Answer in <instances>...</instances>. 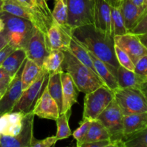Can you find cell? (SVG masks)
<instances>
[{
  "label": "cell",
  "instance_id": "1",
  "mask_svg": "<svg viewBox=\"0 0 147 147\" xmlns=\"http://www.w3.org/2000/svg\"><path fill=\"white\" fill-rule=\"evenodd\" d=\"M72 37L88 51L103 61L116 78L120 64L115 54L113 36L102 32L93 24H88L73 29Z\"/></svg>",
  "mask_w": 147,
  "mask_h": 147
},
{
  "label": "cell",
  "instance_id": "2",
  "mask_svg": "<svg viewBox=\"0 0 147 147\" xmlns=\"http://www.w3.org/2000/svg\"><path fill=\"white\" fill-rule=\"evenodd\" d=\"M63 71L69 73L71 76L78 91L88 93L104 85L97 74L79 61L68 50L63 51Z\"/></svg>",
  "mask_w": 147,
  "mask_h": 147
},
{
  "label": "cell",
  "instance_id": "3",
  "mask_svg": "<svg viewBox=\"0 0 147 147\" xmlns=\"http://www.w3.org/2000/svg\"><path fill=\"white\" fill-rule=\"evenodd\" d=\"M0 18L4 24L3 32L9 44L16 49H25L34 27L32 23L4 11L0 12Z\"/></svg>",
  "mask_w": 147,
  "mask_h": 147
},
{
  "label": "cell",
  "instance_id": "4",
  "mask_svg": "<svg viewBox=\"0 0 147 147\" xmlns=\"http://www.w3.org/2000/svg\"><path fill=\"white\" fill-rule=\"evenodd\" d=\"M114 99L123 116L147 113V98L137 88H119L114 92Z\"/></svg>",
  "mask_w": 147,
  "mask_h": 147
},
{
  "label": "cell",
  "instance_id": "5",
  "mask_svg": "<svg viewBox=\"0 0 147 147\" xmlns=\"http://www.w3.org/2000/svg\"><path fill=\"white\" fill-rule=\"evenodd\" d=\"M114 99V93L105 85L86 93L84 98L83 119L96 120Z\"/></svg>",
  "mask_w": 147,
  "mask_h": 147
},
{
  "label": "cell",
  "instance_id": "6",
  "mask_svg": "<svg viewBox=\"0 0 147 147\" xmlns=\"http://www.w3.org/2000/svg\"><path fill=\"white\" fill-rule=\"evenodd\" d=\"M67 24L72 30L94 23V0H67Z\"/></svg>",
  "mask_w": 147,
  "mask_h": 147
},
{
  "label": "cell",
  "instance_id": "7",
  "mask_svg": "<svg viewBox=\"0 0 147 147\" xmlns=\"http://www.w3.org/2000/svg\"><path fill=\"white\" fill-rule=\"evenodd\" d=\"M97 120L107 129L110 135L111 142L119 143L123 142V115L115 99L100 113Z\"/></svg>",
  "mask_w": 147,
  "mask_h": 147
},
{
  "label": "cell",
  "instance_id": "8",
  "mask_svg": "<svg viewBox=\"0 0 147 147\" xmlns=\"http://www.w3.org/2000/svg\"><path fill=\"white\" fill-rule=\"evenodd\" d=\"M49 75L50 73L42 69L37 80L27 89L23 90L20 100L15 105L12 111L22 112L24 114L32 112L36 103L47 86Z\"/></svg>",
  "mask_w": 147,
  "mask_h": 147
},
{
  "label": "cell",
  "instance_id": "9",
  "mask_svg": "<svg viewBox=\"0 0 147 147\" xmlns=\"http://www.w3.org/2000/svg\"><path fill=\"white\" fill-rule=\"evenodd\" d=\"M2 11L29 20L32 23L34 27L40 30L47 36V30L50 24L40 11H34L31 9L23 7L12 0H4Z\"/></svg>",
  "mask_w": 147,
  "mask_h": 147
},
{
  "label": "cell",
  "instance_id": "10",
  "mask_svg": "<svg viewBox=\"0 0 147 147\" xmlns=\"http://www.w3.org/2000/svg\"><path fill=\"white\" fill-rule=\"evenodd\" d=\"M34 114L32 112L27 113L23 119V126L21 131L15 136L1 135L0 145L1 147H30L34 141Z\"/></svg>",
  "mask_w": 147,
  "mask_h": 147
},
{
  "label": "cell",
  "instance_id": "11",
  "mask_svg": "<svg viewBox=\"0 0 147 147\" xmlns=\"http://www.w3.org/2000/svg\"><path fill=\"white\" fill-rule=\"evenodd\" d=\"M27 58L42 67L45 58L50 53L47 42V36L36 27L33 29L32 33L25 47Z\"/></svg>",
  "mask_w": 147,
  "mask_h": 147
},
{
  "label": "cell",
  "instance_id": "12",
  "mask_svg": "<svg viewBox=\"0 0 147 147\" xmlns=\"http://www.w3.org/2000/svg\"><path fill=\"white\" fill-rule=\"evenodd\" d=\"M113 40L115 45L129 56L134 65L141 57L147 55V49L136 34L128 32L123 35L114 36Z\"/></svg>",
  "mask_w": 147,
  "mask_h": 147
},
{
  "label": "cell",
  "instance_id": "13",
  "mask_svg": "<svg viewBox=\"0 0 147 147\" xmlns=\"http://www.w3.org/2000/svg\"><path fill=\"white\" fill-rule=\"evenodd\" d=\"M72 38V30L68 27H63L53 22L47 32V42L49 50H68Z\"/></svg>",
  "mask_w": 147,
  "mask_h": 147
},
{
  "label": "cell",
  "instance_id": "14",
  "mask_svg": "<svg viewBox=\"0 0 147 147\" xmlns=\"http://www.w3.org/2000/svg\"><path fill=\"white\" fill-rule=\"evenodd\" d=\"M22 70V68L21 67L17 75L11 80L7 90L0 99V116L5 113L12 111L21 97L23 92L21 83Z\"/></svg>",
  "mask_w": 147,
  "mask_h": 147
},
{
  "label": "cell",
  "instance_id": "15",
  "mask_svg": "<svg viewBox=\"0 0 147 147\" xmlns=\"http://www.w3.org/2000/svg\"><path fill=\"white\" fill-rule=\"evenodd\" d=\"M32 113L42 119L56 121L60 116V111L55 100L47 90V86L34 106Z\"/></svg>",
  "mask_w": 147,
  "mask_h": 147
},
{
  "label": "cell",
  "instance_id": "16",
  "mask_svg": "<svg viewBox=\"0 0 147 147\" xmlns=\"http://www.w3.org/2000/svg\"><path fill=\"white\" fill-rule=\"evenodd\" d=\"M93 25L105 34H111V4L108 0H94Z\"/></svg>",
  "mask_w": 147,
  "mask_h": 147
},
{
  "label": "cell",
  "instance_id": "17",
  "mask_svg": "<svg viewBox=\"0 0 147 147\" xmlns=\"http://www.w3.org/2000/svg\"><path fill=\"white\" fill-rule=\"evenodd\" d=\"M119 6L124 22L125 27L128 32H130L147 11V6L137 7L130 0H121Z\"/></svg>",
  "mask_w": 147,
  "mask_h": 147
},
{
  "label": "cell",
  "instance_id": "18",
  "mask_svg": "<svg viewBox=\"0 0 147 147\" xmlns=\"http://www.w3.org/2000/svg\"><path fill=\"white\" fill-rule=\"evenodd\" d=\"M24 116L22 112L11 111L0 116V135L15 136L21 131Z\"/></svg>",
  "mask_w": 147,
  "mask_h": 147
},
{
  "label": "cell",
  "instance_id": "19",
  "mask_svg": "<svg viewBox=\"0 0 147 147\" xmlns=\"http://www.w3.org/2000/svg\"><path fill=\"white\" fill-rule=\"evenodd\" d=\"M116 79L119 87L122 88H137L144 90L147 86V77L138 75L121 65L118 69Z\"/></svg>",
  "mask_w": 147,
  "mask_h": 147
},
{
  "label": "cell",
  "instance_id": "20",
  "mask_svg": "<svg viewBox=\"0 0 147 147\" xmlns=\"http://www.w3.org/2000/svg\"><path fill=\"white\" fill-rule=\"evenodd\" d=\"M63 86V110L62 113L71 111V108L77 103L78 90L70 74L65 71L61 73Z\"/></svg>",
  "mask_w": 147,
  "mask_h": 147
},
{
  "label": "cell",
  "instance_id": "21",
  "mask_svg": "<svg viewBox=\"0 0 147 147\" xmlns=\"http://www.w3.org/2000/svg\"><path fill=\"white\" fill-rule=\"evenodd\" d=\"M147 128V113L123 116V141Z\"/></svg>",
  "mask_w": 147,
  "mask_h": 147
},
{
  "label": "cell",
  "instance_id": "22",
  "mask_svg": "<svg viewBox=\"0 0 147 147\" xmlns=\"http://www.w3.org/2000/svg\"><path fill=\"white\" fill-rule=\"evenodd\" d=\"M90 55L92 59V61H93V64L96 74L101 79L105 86H107L109 89H111L113 92L119 89L120 87L118 84L117 79L112 74L107 65L103 61H101L98 58H97L96 56L93 55L92 53H90Z\"/></svg>",
  "mask_w": 147,
  "mask_h": 147
},
{
  "label": "cell",
  "instance_id": "23",
  "mask_svg": "<svg viewBox=\"0 0 147 147\" xmlns=\"http://www.w3.org/2000/svg\"><path fill=\"white\" fill-rule=\"evenodd\" d=\"M26 59L27 54L25 50L23 48L16 49L6 58L1 67L9 73L11 78H13L24 65Z\"/></svg>",
  "mask_w": 147,
  "mask_h": 147
},
{
  "label": "cell",
  "instance_id": "24",
  "mask_svg": "<svg viewBox=\"0 0 147 147\" xmlns=\"http://www.w3.org/2000/svg\"><path fill=\"white\" fill-rule=\"evenodd\" d=\"M61 72L50 73L47 84V90L50 96L55 100L61 114L63 110V86L61 80Z\"/></svg>",
  "mask_w": 147,
  "mask_h": 147
},
{
  "label": "cell",
  "instance_id": "25",
  "mask_svg": "<svg viewBox=\"0 0 147 147\" xmlns=\"http://www.w3.org/2000/svg\"><path fill=\"white\" fill-rule=\"evenodd\" d=\"M42 70V67H40L34 62L30 59H26L22 67L21 76L22 89L24 90L30 85L32 84L37 79Z\"/></svg>",
  "mask_w": 147,
  "mask_h": 147
},
{
  "label": "cell",
  "instance_id": "26",
  "mask_svg": "<svg viewBox=\"0 0 147 147\" xmlns=\"http://www.w3.org/2000/svg\"><path fill=\"white\" fill-rule=\"evenodd\" d=\"M104 140H110V135L104 126L96 119L91 121L90 128L80 144L85 143V142H95Z\"/></svg>",
  "mask_w": 147,
  "mask_h": 147
},
{
  "label": "cell",
  "instance_id": "27",
  "mask_svg": "<svg viewBox=\"0 0 147 147\" xmlns=\"http://www.w3.org/2000/svg\"><path fill=\"white\" fill-rule=\"evenodd\" d=\"M64 57V53L62 50H50L47 57L45 58L42 67L49 73L63 71L62 65Z\"/></svg>",
  "mask_w": 147,
  "mask_h": 147
},
{
  "label": "cell",
  "instance_id": "28",
  "mask_svg": "<svg viewBox=\"0 0 147 147\" xmlns=\"http://www.w3.org/2000/svg\"><path fill=\"white\" fill-rule=\"evenodd\" d=\"M68 50L83 64L88 67L91 70L96 73L94 66H93V61L90 57V53L88 51L86 47H83L81 44L76 41L73 37L70 40V45L68 47Z\"/></svg>",
  "mask_w": 147,
  "mask_h": 147
},
{
  "label": "cell",
  "instance_id": "29",
  "mask_svg": "<svg viewBox=\"0 0 147 147\" xmlns=\"http://www.w3.org/2000/svg\"><path fill=\"white\" fill-rule=\"evenodd\" d=\"M111 34L113 37L123 35L128 33L125 27L124 22L119 5L111 4Z\"/></svg>",
  "mask_w": 147,
  "mask_h": 147
},
{
  "label": "cell",
  "instance_id": "30",
  "mask_svg": "<svg viewBox=\"0 0 147 147\" xmlns=\"http://www.w3.org/2000/svg\"><path fill=\"white\" fill-rule=\"evenodd\" d=\"M70 114L71 111L62 113L55 121L57 126V134L55 136L57 141L67 139L72 135V131L69 126V119Z\"/></svg>",
  "mask_w": 147,
  "mask_h": 147
},
{
  "label": "cell",
  "instance_id": "31",
  "mask_svg": "<svg viewBox=\"0 0 147 147\" xmlns=\"http://www.w3.org/2000/svg\"><path fill=\"white\" fill-rule=\"evenodd\" d=\"M52 16L54 21L59 25L67 26V0H54V8L52 11Z\"/></svg>",
  "mask_w": 147,
  "mask_h": 147
},
{
  "label": "cell",
  "instance_id": "32",
  "mask_svg": "<svg viewBox=\"0 0 147 147\" xmlns=\"http://www.w3.org/2000/svg\"><path fill=\"white\" fill-rule=\"evenodd\" d=\"M123 147H147V128L125 139Z\"/></svg>",
  "mask_w": 147,
  "mask_h": 147
},
{
  "label": "cell",
  "instance_id": "33",
  "mask_svg": "<svg viewBox=\"0 0 147 147\" xmlns=\"http://www.w3.org/2000/svg\"><path fill=\"white\" fill-rule=\"evenodd\" d=\"M114 50L116 58H117L118 62L119 63L120 65L128 69V70L134 71V70L135 65L134 64V63L131 60L129 56L123 50H121L120 47H119L116 45H114Z\"/></svg>",
  "mask_w": 147,
  "mask_h": 147
},
{
  "label": "cell",
  "instance_id": "34",
  "mask_svg": "<svg viewBox=\"0 0 147 147\" xmlns=\"http://www.w3.org/2000/svg\"><path fill=\"white\" fill-rule=\"evenodd\" d=\"M91 120L86 119H83L82 121L80 122V126L72 134L74 139L77 141V145L80 144V142H82L83 138L87 134L89 128H90V124H91Z\"/></svg>",
  "mask_w": 147,
  "mask_h": 147
},
{
  "label": "cell",
  "instance_id": "35",
  "mask_svg": "<svg viewBox=\"0 0 147 147\" xmlns=\"http://www.w3.org/2000/svg\"><path fill=\"white\" fill-rule=\"evenodd\" d=\"M130 33L136 35L147 33V11L142 16L136 26L131 30Z\"/></svg>",
  "mask_w": 147,
  "mask_h": 147
},
{
  "label": "cell",
  "instance_id": "36",
  "mask_svg": "<svg viewBox=\"0 0 147 147\" xmlns=\"http://www.w3.org/2000/svg\"><path fill=\"white\" fill-rule=\"evenodd\" d=\"M35 1L39 9L40 10L42 14L44 15L47 21L51 25L52 23L54 22V20H53V16H52V11H50L47 2H46V0H35Z\"/></svg>",
  "mask_w": 147,
  "mask_h": 147
},
{
  "label": "cell",
  "instance_id": "37",
  "mask_svg": "<svg viewBox=\"0 0 147 147\" xmlns=\"http://www.w3.org/2000/svg\"><path fill=\"white\" fill-rule=\"evenodd\" d=\"M134 71L138 75L147 77V55L143 56L136 62Z\"/></svg>",
  "mask_w": 147,
  "mask_h": 147
},
{
  "label": "cell",
  "instance_id": "38",
  "mask_svg": "<svg viewBox=\"0 0 147 147\" xmlns=\"http://www.w3.org/2000/svg\"><path fill=\"white\" fill-rule=\"evenodd\" d=\"M57 142L55 136H49L42 140H34L30 147H53Z\"/></svg>",
  "mask_w": 147,
  "mask_h": 147
},
{
  "label": "cell",
  "instance_id": "39",
  "mask_svg": "<svg viewBox=\"0 0 147 147\" xmlns=\"http://www.w3.org/2000/svg\"><path fill=\"white\" fill-rule=\"evenodd\" d=\"M16 50L14 47L11 45L8 44L6 47H4L2 50H0V67L4 63V60H6L7 57L11 54L12 52H14Z\"/></svg>",
  "mask_w": 147,
  "mask_h": 147
},
{
  "label": "cell",
  "instance_id": "40",
  "mask_svg": "<svg viewBox=\"0 0 147 147\" xmlns=\"http://www.w3.org/2000/svg\"><path fill=\"white\" fill-rule=\"evenodd\" d=\"M12 1L18 3L19 4L23 6V7H27V8L31 9L34 10V11H40L38 7H37L35 0H12ZM40 12H41V11H40Z\"/></svg>",
  "mask_w": 147,
  "mask_h": 147
},
{
  "label": "cell",
  "instance_id": "41",
  "mask_svg": "<svg viewBox=\"0 0 147 147\" xmlns=\"http://www.w3.org/2000/svg\"><path fill=\"white\" fill-rule=\"evenodd\" d=\"M110 143V140H104L95 142H85V143H82L78 145L77 147H104Z\"/></svg>",
  "mask_w": 147,
  "mask_h": 147
},
{
  "label": "cell",
  "instance_id": "42",
  "mask_svg": "<svg viewBox=\"0 0 147 147\" xmlns=\"http://www.w3.org/2000/svg\"><path fill=\"white\" fill-rule=\"evenodd\" d=\"M12 79H5V80H0V93L4 94L7 90L9 84Z\"/></svg>",
  "mask_w": 147,
  "mask_h": 147
},
{
  "label": "cell",
  "instance_id": "43",
  "mask_svg": "<svg viewBox=\"0 0 147 147\" xmlns=\"http://www.w3.org/2000/svg\"><path fill=\"white\" fill-rule=\"evenodd\" d=\"M9 44L8 40H7V37L4 34V33L2 32H0V50H2L4 47Z\"/></svg>",
  "mask_w": 147,
  "mask_h": 147
},
{
  "label": "cell",
  "instance_id": "44",
  "mask_svg": "<svg viewBox=\"0 0 147 147\" xmlns=\"http://www.w3.org/2000/svg\"><path fill=\"white\" fill-rule=\"evenodd\" d=\"M5 79H12V78L10 77L9 73H7L4 68L0 67V80H5Z\"/></svg>",
  "mask_w": 147,
  "mask_h": 147
},
{
  "label": "cell",
  "instance_id": "45",
  "mask_svg": "<svg viewBox=\"0 0 147 147\" xmlns=\"http://www.w3.org/2000/svg\"><path fill=\"white\" fill-rule=\"evenodd\" d=\"M138 37L139 38L140 41L142 42V44L145 46V47L147 49V33H145V34H139V35H137Z\"/></svg>",
  "mask_w": 147,
  "mask_h": 147
},
{
  "label": "cell",
  "instance_id": "46",
  "mask_svg": "<svg viewBox=\"0 0 147 147\" xmlns=\"http://www.w3.org/2000/svg\"><path fill=\"white\" fill-rule=\"evenodd\" d=\"M104 147H123V142H119V143H112L111 142L108 145Z\"/></svg>",
  "mask_w": 147,
  "mask_h": 147
},
{
  "label": "cell",
  "instance_id": "47",
  "mask_svg": "<svg viewBox=\"0 0 147 147\" xmlns=\"http://www.w3.org/2000/svg\"><path fill=\"white\" fill-rule=\"evenodd\" d=\"M130 1L137 7H141L144 4V0H130Z\"/></svg>",
  "mask_w": 147,
  "mask_h": 147
},
{
  "label": "cell",
  "instance_id": "48",
  "mask_svg": "<svg viewBox=\"0 0 147 147\" xmlns=\"http://www.w3.org/2000/svg\"><path fill=\"white\" fill-rule=\"evenodd\" d=\"M4 22H3L2 20L0 18V32L4 30Z\"/></svg>",
  "mask_w": 147,
  "mask_h": 147
},
{
  "label": "cell",
  "instance_id": "49",
  "mask_svg": "<svg viewBox=\"0 0 147 147\" xmlns=\"http://www.w3.org/2000/svg\"><path fill=\"white\" fill-rule=\"evenodd\" d=\"M3 1H4V0H0V12H1V11H2Z\"/></svg>",
  "mask_w": 147,
  "mask_h": 147
},
{
  "label": "cell",
  "instance_id": "50",
  "mask_svg": "<svg viewBox=\"0 0 147 147\" xmlns=\"http://www.w3.org/2000/svg\"><path fill=\"white\" fill-rule=\"evenodd\" d=\"M143 90V92L144 93V95L146 96V97L147 98V86L146 88H145L144 89V90Z\"/></svg>",
  "mask_w": 147,
  "mask_h": 147
},
{
  "label": "cell",
  "instance_id": "51",
  "mask_svg": "<svg viewBox=\"0 0 147 147\" xmlns=\"http://www.w3.org/2000/svg\"><path fill=\"white\" fill-rule=\"evenodd\" d=\"M143 5L147 6V0H144V4Z\"/></svg>",
  "mask_w": 147,
  "mask_h": 147
},
{
  "label": "cell",
  "instance_id": "52",
  "mask_svg": "<svg viewBox=\"0 0 147 147\" xmlns=\"http://www.w3.org/2000/svg\"><path fill=\"white\" fill-rule=\"evenodd\" d=\"M3 95H4V94H2V93H0V99L1 98V97H2V96H3Z\"/></svg>",
  "mask_w": 147,
  "mask_h": 147
},
{
  "label": "cell",
  "instance_id": "53",
  "mask_svg": "<svg viewBox=\"0 0 147 147\" xmlns=\"http://www.w3.org/2000/svg\"><path fill=\"white\" fill-rule=\"evenodd\" d=\"M0 147H1V145H0Z\"/></svg>",
  "mask_w": 147,
  "mask_h": 147
},
{
  "label": "cell",
  "instance_id": "54",
  "mask_svg": "<svg viewBox=\"0 0 147 147\" xmlns=\"http://www.w3.org/2000/svg\"><path fill=\"white\" fill-rule=\"evenodd\" d=\"M0 137H1V135H0Z\"/></svg>",
  "mask_w": 147,
  "mask_h": 147
}]
</instances>
